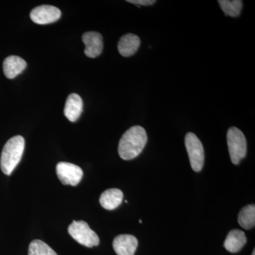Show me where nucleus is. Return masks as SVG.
Masks as SVG:
<instances>
[{
	"label": "nucleus",
	"instance_id": "nucleus-1",
	"mask_svg": "<svg viewBox=\"0 0 255 255\" xmlns=\"http://www.w3.org/2000/svg\"><path fill=\"white\" fill-rule=\"evenodd\" d=\"M147 136L145 129L139 126L129 128L121 138L119 154L124 160L135 158L143 150L147 143Z\"/></svg>",
	"mask_w": 255,
	"mask_h": 255
},
{
	"label": "nucleus",
	"instance_id": "nucleus-2",
	"mask_svg": "<svg viewBox=\"0 0 255 255\" xmlns=\"http://www.w3.org/2000/svg\"><path fill=\"white\" fill-rule=\"evenodd\" d=\"M25 148L24 138L16 135L10 138L5 144L1 152L0 165L2 172L10 175L19 163Z\"/></svg>",
	"mask_w": 255,
	"mask_h": 255
},
{
	"label": "nucleus",
	"instance_id": "nucleus-3",
	"mask_svg": "<svg viewBox=\"0 0 255 255\" xmlns=\"http://www.w3.org/2000/svg\"><path fill=\"white\" fill-rule=\"evenodd\" d=\"M227 142L231 161L234 164H239L247 154V140L244 134L238 128H230Z\"/></svg>",
	"mask_w": 255,
	"mask_h": 255
},
{
	"label": "nucleus",
	"instance_id": "nucleus-4",
	"mask_svg": "<svg viewBox=\"0 0 255 255\" xmlns=\"http://www.w3.org/2000/svg\"><path fill=\"white\" fill-rule=\"evenodd\" d=\"M68 233L75 241L87 248H92L100 244L99 236L85 221H74L69 226Z\"/></svg>",
	"mask_w": 255,
	"mask_h": 255
},
{
	"label": "nucleus",
	"instance_id": "nucleus-5",
	"mask_svg": "<svg viewBox=\"0 0 255 255\" xmlns=\"http://www.w3.org/2000/svg\"><path fill=\"white\" fill-rule=\"evenodd\" d=\"M185 145L193 170L200 172L205 160L204 147L199 137L193 132H188L185 136Z\"/></svg>",
	"mask_w": 255,
	"mask_h": 255
},
{
	"label": "nucleus",
	"instance_id": "nucleus-6",
	"mask_svg": "<svg viewBox=\"0 0 255 255\" xmlns=\"http://www.w3.org/2000/svg\"><path fill=\"white\" fill-rule=\"evenodd\" d=\"M56 173L60 182L65 185H78L83 176V171L79 166L65 162L57 164Z\"/></svg>",
	"mask_w": 255,
	"mask_h": 255
},
{
	"label": "nucleus",
	"instance_id": "nucleus-7",
	"mask_svg": "<svg viewBox=\"0 0 255 255\" xmlns=\"http://www.w3.org/2000/svg\"><path fill=\"white\" fill-rule=\"evenodd\" d=\"M61 16V11L58 8L50 5H42L34 8L31 13L30 17L33 22L37 24H48L55 22Z\"/></svg>",
	"mask_w": 255,
	"mask_h": 255
},
{
	"label": "nucleus",
	"instance_id": "nucleus-8",
	"mask_svg": "<svg viewBox=\"0 0 255 255\" xmlns=\"http://www.w3.org/2000/svg\"><path fill=\"white\" fill-rule=\"evenodd\" d=\"M82 41L85 45V54L89 58H97L103 50V37L98 32L90 31L84 33Z\"/></svg>",
	"mask_w": 255,
	"mask_h": 255
},
{
	"label": "nucleus",
	"instance_id": "nucleus-9",
	"mask_svg": "<svg viewBox=\"0 0 255 255\" xmlns=\"http://www.w3.org/2000/svg\"><path fill=\"white\" fill-rule=\"evenodd\" d=\"M138 241L131 235H120L114 240V251L118 255H134L136 251Z\"/></svg>",
	"mask_w": 255,
	"mask_h": 255
},
{
	"label": "nucleus",
	"instance_id": "nucleus-10",
	"mask_svg": "<svg viewBox=\"0 0 255 255\" xmlns=\"http://www.w3.org/2000/svg\"><path fill=\"white\" fill-rule=\"evenodd\" d=\"M82 110L83 102L78 94H71L68 96L64 108V114L70 122H75L80 118Z\"/></svg>",
	"mask_w": 255,
	"mask_h": 255
},
{
	"label": "nucleus",
	"instance_id": "nucleus-11",
	"mask_svg": "<svg viewBox=\"0 0 255 255\" xmlns=\"http://www.w3.org/2000/svg\"><path fill=\"white\" fill-rule=\"evenodd\" d=\"M27 63L23 58L16 55L7 57L3 63V70L8 79L16 78L26 68Z\"/></svg>",
	"mask_w": 255,
	"mask_h": 255
},
{
	"label": "nucleus",
	"instance_id": "nucleus-12",
	"mask_svg": "<svg viewBox=\"0 0 255 255\" xmlns=\"http://www.w3.org/2000/svg\"><path fill=\"white\" fill-rule=\"evenodd\" d=\"M140 45L139 37L133 33H128L120 38L119 41V53L124 57H130L135 54Z\"/></svg>",
	"mask_w": 255,
	"mask_h": 255
},
{
	"label": "nucleus",
	"instance_id": "nucleus-13",
	"mask_svg": "<svg viewBox=\"0 0 255 255\" xmlns=\"http://www.w3.org/2000/svg\"><path fill=\"white\" fill-rule=\"evenodd\" d=\"M246 243L247 238L245 233L240 230L235 229L228 233L224 242V247L230 253H236L243 249Z\"/></svg>",
	"mask_w": 255,
	"mask_h": 255
},
{
	"label": "nucleus",
	"instance_id": "nucleus-14",
	"mask_svg": "<svg viewBox=\"0 0 255 255\" xmlns=\"http://www.w3.org/2000/svg\"><path fill=\"white\" fill-rule=\"evenodd\" d=\"M124 194L120 189H110L102 193L100 196L101 206L107 210H114L122 204Z\"/></svg>",
	"mask_w": 255,
	"mask_h": 255
},
{
	"label": "nucleus",
	"instance_id": "nucleus-15",
	"mask_svg": "<svg viewBox=\"0 0 255 255\" xmlns=\"http://www.w3.org/2000/svg\"><path fill=\"white\" fill-rule=\"evenodd\" d=\"M238 223L244 229L250 230L255 227V206L254 204L243 207L238 215Z\"/></svg>",
	"mask_w": 255,
	"mask_h": 255
},
{
	"label": "nucleus",
	"instance_id": "nucleus-16",
	"mask_svg": "<svg viewBox=\"0 0 255 255\" xmlns=\"http://www.w3.org/2000/svg\"><path fill=\"white\" fill-rule=\"evenodd\" d=\"M219 4L223 12L231 17L239 16L243 8V1L241 0H219Z\"/></svg>",
	"mask_w": 255,
	"mask_h": 255
},
{
	"label": "nucleus",
	"instance_id": "nucleus-17",
	"mask_svg": "<svg viewBox=\"0 0 255 255\" xmlns=\"http://www.w3.org/2000/svg\"><path fill=\"white\" fill-rule=\"evenodd\" d=\"M28 255H58L44 242L36 240L32 241L28 248Z\"/></svg>",
	"mask_w": 255,
	"mask_h": 255
},
{
	"label": "nucleus",
	"instance_id": "nucleus-18",
	"mask_svg": "<svg viewBox=\"0 0 255 255\" xmlns=\"http://www.w3.org/2000/svg\"><path fill=\"white\" fill-rule=\"evenodd\" d=\"M128 2L136 4L137 6H150L155 4V0H128Z\"/></svg>",
	"mask_w": 255,
	"mask_h": 255
},
{
	"label": "nucleus",
	"instance_id": "nucleus-19",
	"mask_svg": "<svg viewBox=\"0 0 255 255\" xmlns=\"http://www.w3.org/2000/svg\"><path fill=\"white\" fill-rule=\"evenodd\" d=\"M255 255V250H254V251H253V255Z\"/></svg>",
	"mask_w": 255,
	"mask_h": 255
}]
</instances>
